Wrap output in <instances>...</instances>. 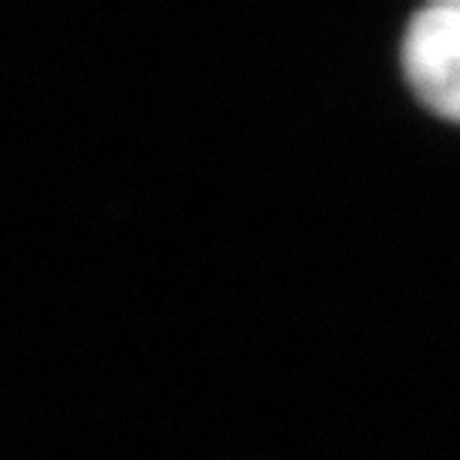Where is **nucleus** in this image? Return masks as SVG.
Returning <instances> with one entry per match:
<instances>
[{"mask_svg":"<svg viewBox=\"0 0 460 460\" xmlns=\"http://www.w3.org/2000/svg\"><path fill=\"white\" fill-rule=\"evenodd\" d=\"M428 4H460V0H428Z\"/></svg>","mask_w":460,"mask_h":460,"instance_id":"nucleus-2","label":"nucleus"},{"mask_svg":"<svg viewBox=\"0 0 460 460\" xmlns=\"http://www.w3.org/2000/svg\"><path fill=\"white\" fill-rule=\"evenodd\" d=\"M401 60L419 102L460 123V4H428L412 15Z\"/></svg>","mask_w":460,"mask_h":460,"instance_id":"nucleus-1","label":"nucleus"}]
</instances>
